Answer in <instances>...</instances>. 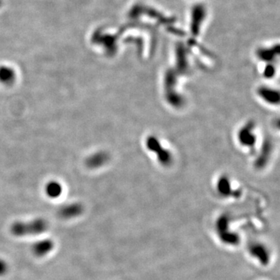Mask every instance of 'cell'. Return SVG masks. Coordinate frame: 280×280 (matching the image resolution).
Wrapping results in <instances>:
<instances>
[{"label":"cell","mask_w":280,"mask_h":280,"mask_svg":"<svg viewBox=\"0 0 280 280\" xmlns=\"http://www.w3.org/2000/svg\"><path fill=\"white\" fill-rule=\"evenodd\" d=\"M215 231L219 242L226 246H238L241 242V236L236 230L231 229L230 220L227 216H220L216 219Z\"/></svg>","instance_id":"6da1fadb"},{"label":"cell","mask_w":280,"mask_h":280,"mask_svg":"<svg viewBox=\"0 0 280 280\" xmlns=\"http://www.w3.org/2000/svg\"><path fill=\"white\" fill-rule=\"evenodd\" d=\"M49 227V223L45 219H34L31 221H18L13 223L11 232L14 236L24 237L38 235L44 233Z\"/></svg>","instance_id":"7a4b0ae2"},{"label":"cell","mask_w":280,"mask_h":280,"mask_svg":"<svg viewBox=\"0 0 280 280\" xmlns=\"http://www.w3.org/2000/svg\"><path fill=\"white\" fill-rule=\"evenodd\" d=\"M248 255L262 266H267L271 262V252L265 244L261 242H253L248 245Z\"/></svg>","instance_id":"3957f363"},{"label":"cell","mask_w":280,"mask_h":280,"mask_svg":"<svg viewBox=\"0 0 280 280\" xmlns=\"http://www.w3.org/2000/svg\"><path fill=\"white\" fill-rule=\"evenodd\" d=\"M83 210H84V207L81 203H71L59 208L58 215L62 219H73L80 216L83 213Z\"/></svg>","instance_id":"277c9868"},{"label":"cell","mask_w":280,"mask_h":280,"mask_svg":"<svg viewBox=\"0 0 280 280\" xmlns=\"http://www.w3.org/2000/svg\"><path fill=\"white\" fill-rule=\"evenodd\" d=\"M53 248H54V242L51 239H44L35 242L33 245L31 250L35 256L41 258L50 253L53 251Z\"/></svg>","instance_id":"5b68a950"},{"label":"cell","mask_w":280,"mask_h":280,"mask_svg":"<svg viewBox=\"0 0 280 280\" xmlns=\"http://www.w3.org/2000/svg\"><path fill=\"white\" fill-rule=\"evenodd\" d=\"M16 73L12 68L0 66V82L4 84H12L15 80Z\"/></svg>","instance_id":"8992f818"},{"label":"cell","mask_w":280,"mask_h":280,"mask_svg":"<svg viewBox=\"0 0 280 280\" xmlns=\"http://www.w3.org/2000/svg\"><path fill=\"white\" fill-rule=\"evenodd\" d=\"M45 192L49 197L55 199V198H58L61 196L63 188L59 183L56 182V181H51L46 185Z\"/></svg>","instance_id":"52a82bcc"},{"label":"cell","mask_w":280,"mask_h":280,"mask_svg":"<svg viewBox=\"0 0 280 280\" xmlns=\"http://www.w3.org/2000/svg\"><path fill=\"white\" fill-rule=\"evenodd\" d=\"M107 161L106 154L104 153H98L94 154L86 160V165L89 167H97L102 166Z\"/></svg>","instance_id":"ba28073f"},{"label":"cell","mask_w":280,"mask_h":280,"mask_svg":"<svg viewBox=\"0 0 280 280\" xmlns=\"http://www.w3.org/2000/svg\"><path fill=\"white\" fill-rule=\"evenodd\" d=\"M8 271V265L4 260L0 259V276L6 275Z\"/></svg>","instance_id":"9c48e42d"},{"label":"cell","mask_w":280,"mask_h":280,"mask_svg":"<svg viewBox=\"0 0 280 280\" xmlns=\"http://www.w3.org/2000/svg\"><path fill=\"white\" fill-rule=\"evenodd\" d=\"M3 4V1L2 0H0V7H2Z\"/></svg>","instance_id":"30bf717a"}]
</instances>
